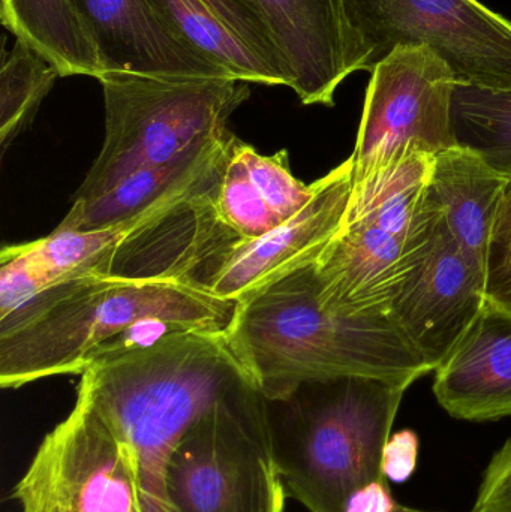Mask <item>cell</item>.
Here are the masks:
<instances>
[{
  "label": "cell",
  "mask_w": 511,
  "mask_h": 512,
  "mask_svg": "<svg viewBox=\"0 0 511 512\" xmlns=\"http://www.w3.org/2000/svg\"><path fill=\"white\" fill-rule=\"evenodd\" d=\"M236 306L177 280H63L0 319V385L83 375L98 361L176 331L227 330Z\"/></svg>",
  "instance_id": "6da1fadb"
},
{
  "label": "cell",
  "mask_w": 511,
  "mask_h": 512,
  "mask_svg": "<svg viewBox=\"0 0 511 512\" xmlns=\"http://www.w3.org/2000/svg\"><path fill=\"white\" fill-rule=\"evenodd\" d=\"M225 336L267 400L341 376L413 385L431 373L389 313L348 315L326 306L315 262L237 301Z\"/></svg>",
  "instance_id": "7a4b0ae2"
},
{
  "label": "cell",
  "mask_w": 511,
  "mask_h": 512,
  "mask_svg": "<svg viewBox=\"0 0 511 512\" xmlns=\"http://www.w3.org/2000/svg\"><path fill=\"white\" fill-rule=\"evenodd\" d=\"M248 381L225 330H185L98 361L78 388L134 456L150 511L173 512L165 487L171 453Z\"/></svg>",
  "instance_id": "3957f363"
},
{
  "label": "cell",
  "mask_w": 511,
  "mask_h": 512,
  "mask_svg": "<svg viewBox=\"0 0 511 512\" xmlns=\"http://www.w3.org/2000/svg\"><path fill=\"white\" fill-rule=\"evenodd\" d=\"M410 384L372 376L306 382L267 400L285 492L309 512H345L357 490L386 480L381 459Z\"/></svg>",
  "instance_id": "277c9868"
},
{
  "label": "cell",
  "mask_w": 511,
  "mask_h": 512,
  "mask_svg": "<svg viewBox=\"0 0 511 512\" xmlns=\"http://www.w3.org/2000/svg\"><path fill=\"white\" fill-rule=\"evenodd\" d=\"M105 138L74 201L92 200L129 174L176 161L227 134L251 96L234 78H156L105 74Z\"/></svg>",
  "instance_id": "5b68a950"
},
{
  "label": "cell",
  "mask_w": 511,
  "mask_h": 512,
  "mask_svg": "<svg viewBox=\"0 0 511 512\" xmlns=\"http://www.w3.org/2000/svg\"><path fill=\"white\" fill-rule=\"evenodd\" d=\"M165 487L173 512H284L267 400L254 382L234 388L174 448Z\"/></svg>",
  "instance_id": "8992f818"
},
{
  "label": "cell",
  "mask_w": 511,
  "mask_h": 512,
  "mask_svg": "<svg viewBox=\"0 0 511 512\" xmlns=\"http://www.w3.org/2000/svg\"><path fill=\"white\" fill-rule=\"evenodd\" d=\"M354 68L374 71L399 47L431 48L458 84L511 90V21L479 0H344Z\"/></svg>",
  "instance_id": "52a82bcc"
},
{
  "label": "cell",
  "mask_w": 511,
  "mask_h": 512,
  "mask_svg": "<svg viewBox=\"0 0 511 512\" xmlns=\"http://www.w3.org/2000/svg\"><path fill=\"white\" fill-rule=\"evenodd\" d=\"M12 498L21 512H152L134 456L81 388L68 417L42 439Z\"/></svg>",
  "instance_id": "ba28073f"
},
{
  "label": "cell",
  "mask_w": 511,
  "mask_h": 512,
  "mask_svg": "<svg viewBox=\"0 0 511 512\" xmlns=\"http://www.w3.org/2000/svg\"><path fill=\"white\" fill-rule=\"evenodd\" d=\"M458 86L446 62L426 47H399L381 60L366 90L353 155V183L396 156L438 155L458 146L453 95Z\"/></svg>",
  "instance_id": "9c48e42d"
},
{
  "label": "cell",
  "mask_w": 511,
  "mask_h": 512,
  "mask_svg": "<svg viewBox=\"0 0 511 512\" xmlns=\"http://www.w3.org/2000/svg\"><path fill=\"white\" fill-rule=\"evenodd\" d=\"M353 197V161L348 158L315 182L309 203L266 236H228L195 258L183 283L222 300L239 301L281 277L317 261L345 227Z\"/></svg>",
  "instance_id": "30bf717a"
},
{
  "label": "cell",
  "mask_w": 511,
  "mask_h": 512,
  "mask_svg": "<svg viewBox=\"0 0 511 512\" xmlns=\"http://www.w3.org/2000/svg\"><path fill=\"white\" fill-rule=\"evenodd\" d=\"M488 300L486 271L441 222L389 304V318L434 372L452 354Z\"/></svg>",
  "instance_id": "8fae6325"
},
{
  "label": "cell",
  "mask_w": 511,
  "mask_h": 512,
  "mask_svg": "<svg viewBox=\"0 0 511 512\" xmlns=\"http://www.w3.org/2000/svg\"><path fill=\"white\" fill-rule=\"evenodd\" d=\"M201 53L249 84L293 87L294 75L252 0H152Z\"/></svg>",
  "instance_id": "7c38bea8"
},
{
  "label": "cell",
  "mask_w": 511,
  "mask_h": 512,
  "mask_svg": "<svg viewBox=\"0 0 511 512\" xmlns=\"http://www.w3.org/2000/svg\"><path fill=\"white\" fill-rule=\"evenodd\" d=\"M80 5L98 39L107 74L234 78L192 47L152 0H80Z\"/></svg>",
  "instance_id": "4fadbf2b"
},
{
  "label": "cell",
  "mask_w": 511,
  "mask_h": 512,
  "mask_svg": "<svg viewBox=\"0 0 511 512\" xmlns=\"http://www.w3.org/2000/svg\"><path fill=\"white\" fill-rule=\"evenodd\" d=\"M294 75L302 104L335 105L336 90L356 72V45L344 0H252Z\"/></svg>",
  "instance_id": "5bb4252c"
},
{
  "label": "cell",
  "mask_w": 511,
  "mask_h": 512,
  "mask_svg": "<svg viewBox=\"0 0 511 512\" xmlns=\"http://www.w3.org/2000/svg\"><path fill=\"white\" fill-rule=\"evenodd\" d=\"M434 372L435 399L450 417L471 423L511 417V309L488 297Z\"/></svg>",
  "instance_id": "9a60e30c"
},
{
  "label": "cell",
  "mask_w": 511,
  "mask_h": 512,
  "mask_svg": "<svg viewBox=\"0 0 511 512\" xmlns=\"http://www.w3.org/2000/svg\"><path fill=\"white\" fill-rule=\"evenodd\" d=\"M420 252L366 222H348L315 261L321 301L348 315L387 313Z\"/></svg>",
  "instance_id": "2e32d148"
},
{
  "label": "cell",
  "mask_w": 511,
  "mask_h": 512,
  "mask_svg": "<svg viewBox=\"0 0 511 512\" xmlns=\"http://www.w3.org/2000/svg\"><path fill=\"white\" fill-rule=\"evenodd\" d=\"M435 156L408 150L353 183L348 222H366L392 234L410 252L434 240L444 219L431 179Z\"/></svg>",
  "instance_id": "e0dca14e"
},
{
  "label": "cell",
  "mask_w": 511,
  "mask_h": 512,
  "mask_svg": "<svg viewBox=\"0 0 511 512\" xmlns=\"http://www.w3.org/2000/svg\"><path fill=\"white\" fill-rule=\"evenodd\" d=\"M234 134L222 137L176 161L123 177L99 197L74 201L59 231H90L122 224L156 204L212 185L221 176Z\"/></svg>",
  "instance_id": "ac0fdd59"
},
{
  "label": "cell",
  "mask_w": 511,
  "mask_h": 512,
  "mask_svg": "<svg viewBox=\"0 0 511 512\" xmlns=\"http://www.w3.org/2000/svg\"><path fill=\"white\" fill-rule=\"evenodd\" d=\"M511 179L464 146L435 155L431 189L458 245L486 271Z\"/></svg>",
  "instance_id": "d6986e66"
},
{
  "label": "cell",
  "mask_w": 511,
  "mask_h": 512,
  "mask_svg": "<svg viewBox=\"0 0 511 512\" xmlns=\"http://www.w3.org/2000/svg\"><path fill=\"white\" fill-rule=\"evenodd\" d=\"M2 23L59 71L60 77L107 74L80 0H2Z\"/></svg>",
  "instance_id": "ffe728a7"
},
{
  "label": "cell",
  "mask_w": 511,
  "mask_h": 512,
  "mask_svg": "<svg viewBox=\"0 0 511 512\" xmlns=\"http://www.w3.org/2000/svg\"><path fill=\"white\" fill-rule=\"evenodd\" d=\"M452 119L458 146L479 153L492 168L511 179V90L458 84Z\"/></svg>",
  "instance_id": "44dd1931"
},
{
  "label": "cell",
  "mask_w": 511,
  "mask_h": 512,
  "mask_svg": "<svg viewBox=\"0 0 511 512\" xmlns=\"http://www.w3.org/2000/svg\"><path fill=\"white\" fill-rule=\"evenodd\" d=\"M59 77V71L48 60L20 39H15L12 50H3L0 68L2 153L32 123L39 105Z\"/></svg>",
  "instance_id": "7402d4cb"
},
{
  "label": "cell",
  "mask_w": 511,
  "mask_h": 512,
  "mask_svg": "<svg viewBox=\"0 0 511 512\" xmlns=\"http://www.w3.org/2000/svg\"><path fill=\"white\" fill-rule=\"evenodd\" d=\"M243 141L234 135L212 204L219 221L243 239H258L282 224L252 180L243 158Z\"/></svg>",
  "instance_id": "603a6c76"
},
{
  "label": "cell",
  "mask_w": 511,
  "mask_h": 512,
  "mask_svg": "<svg viewBox=\"0 0 511 512\" xmlns=\"http://www.w3.org/2000/svg\"><path fill=\"white\" fill-rule=\"evenodd\" d=\"M242 152L258 191L282 224L309 203L315 192V182L306 185L294 177L287 150L264 156L243 143Z\"/></svg>",
  "instance_id": "cb8c5ba5"
},
{
  "label": "cell",
  "mask_w": 511,
  "mask_h": 512,
  "mask_svg": "<svg viewBox=\"0 0 511 512\" xmlns=\"http://www.w3.org/2000/svg\"><path fill=\"white\" fill-rule=\"evenodd\" d=\"M53 285V279L39 264L30 243L3 246L0 254V319Z\"/></svg>",
  "instance_id": "d4e9b609"
},
{
  "label": "cell",
  "mask_w": 511,
  "mask_h": 512,
  "mask_svg": "<svg viewBox=\"0 0 511 512\" xmlns=\"http://www.w3.org/2000/svg\"><path fill=\"white\" fill-rule=\"evenodd\" d=\"M474 512H511V438L486 466Z\"/></svg>",
  "instance_id": "484cf974"
},
{
  "label": "cell",
  "mask_w": 511,
  "mask_h": 512,
  "mask_svg": "<svg viewBox=\"0 0 511 512\" xmlns=\"http://www.w3.org/2000/svg\"><path fill=\"white\" fill-rule=\"evenodd\" d=\"M486 292L511 309V222L495 230L486 259Z\"/></svg>",
  "instance_id": "4316f807"
},
{
  "label": "cell",
  "mask_w": 511,
  "mask_h": 512,
  "mask_svg": "<svg viewBox=\"0 0 511 512\" xmlns=\"http://www.w3.org/2000/svg\"><path fill=\"white\" fill-rule=\"evenodd\" d=\"M420 439L414 430L404 429L392 433L384 445L381 471L390 483H407L419 463Z\"/></svg>",
  "instance_id": "83f0119b"
},
{
  "label": "cell",
  "mask_w": 511,
  "mask_h": 512,
  "mask_svg": "<svg viewBox=\"0 0 511 512\" xmlns=\"http://www.w3.org/2000/svg\"><path fill=\"white\" fill-rule=\"evenodd\" d=\"M399 502L390 490V481L377 480L357 490L345 512H396Z\"/></svg>",
  "instance_id": "f1b7e54d"
},
{
  "label": "cell",
  "mask_w": 511,
  "mask_h": 512,
  "mask_svg": "<svg viewBox=\"0 0 511 512\" xmlns=\"http://www.w3.org/2000/svg\"><path fill=\"white\" fill-rule=\"evenodd\" d=\"M507 222H511V182L509 191H507L506 204H504L503 215H501V219L500 222H498V225L507 224Z\"/></svg>",
  "instance_id": "f546056e"
},
{
  "label": "cell",
  "mask_w": 511,
  "mask_h": 512,
  "mask_svg": "<svg viewBox=\"0 0 511 512\" xmlns=\"http://www.w3.org/2000/svg\"><path fill=\"white\" fill-rule=\"evenodd\" d=\"M396 512H431V511L417 510V508L405 507V505L399 504L398 510H396ZM470 512H474V511L471 510Z\"/></svg>",
  "instance_id": "4dcf8cb0"
}]
</instances>
